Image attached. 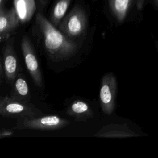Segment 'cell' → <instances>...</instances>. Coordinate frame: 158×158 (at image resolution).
<instances>
[{
	"instance_id": "obj_1",
	"label": "cell",
	"mask_w": 158,
	"mask_h": 158,
	"mask_svg": "<svg viewBox=\"0 0 158 158\" xmlns=\"http://www.w3.org/2000/svg\"><path fill=\"white\" fill-rule=\"evenodd\" d=\"M36 20L43 36L45 51L52 60L67 59L78 51V44L60 30L56 29L41 13L36 14Z\"/></svg>"
},
{
	"instance_id": "obj_2",
	"label": "cell",
	"mask_w": 158,
	"mask_h": 158,
	"mask_svg": "<svg viewBox=\"0 0 158 158\" xmlns=\"http://www.w3.org/2000/svg\"><path fill=\"white\" fill-rule=\"evenodd\" d=\"M0 114L3 117L18 120L41 116L43 113L31 102H22L7 96L0 99Z\"/></svg>"
},
{
	"instance_id": "obj_3",
	"label": "cell",
	"mask_w": 158,
	"mask_h": 158,
	"mask_svg": "<svg viewBox=\"0 0 158 158\" xmlns=\"http://www.w3.org/2000/svg\"><path fill=\"white\" fill-rule=\"evenodd\" d=\"M70 122L57 115H41L17 120L15 130H58L69 125Z\"/></svg>"
},
{
	"instance_id": "obj_4",
	"label": "cell",
	"mask_w": 158,
	"mask_h": 158,
	"mask_svg": "<svg viewBox=\"0 0 158 158\" xmlns=\"http://www.w3.org/2000/svg\"><path fill=\"white\" fill-rule=\"evenodd\" d=\"M87 26V19L84 10L79 6L73 8L61 20L59 28L69 38H77L84 34Z\"/></svg>"
},
{
	"instance_id": "obj_5",
	"label": "cell",
	"mask_w": 158,
	"mask_h": 158,
	"mask_svg": "<svg viewBox=\"0 0 158 158\" xmlns=\"http://www.w3.org/2000/svg\"><path fill=\"white\" fill-rule=\"evenodd\" d=\"M117 82L114 73H105L101 79L99 100L102 112L110 115L115 108Z\"/></svg>"
},
{
	"instance_id": "obj_6",
	"label": "cell",
	"mask_w": 158,
	"mask_h": 158,
	"mask_svg": "<svg viewBox=\"0 0 158 158\" xmlns=\"http://www.w3.org/2000/svg\"><path fill=\"white\" fill-rule=\"evenodd\" d=\"M21 48L27 69L33 83L38 87L43 86V77L36 54L30 39L23 36L21 41Z\"/></svg>"
},
{
	"instance_id": "obj_7",
	"label": "cell",
	"mask_w": 158,
	"mask_h": 158,
	"mask_svg": "<svg viewBox=\"0 0 158 158\" xmlns=\"http://www.w3.org/2000/svg\"><path fill=\"white\" fill-rule=\"evenodd\" d=\"M1 62L3 66L6 80L9 84L12 85L20 72L13 38L6 41L2 48V59Z\"/></svg>"
},
{
	"instance_id": "obj_8",
	"label": "cell",
	"mask_w": 158,
	"mask_h": 158,
	"mask_svg": "<svg viewBox=\"0 0 158 158\" xmlns=\"http://www.w3.org/2000/svg\"><path fill=\"white\" fill-rule=\"evenodd\" d=\"M19 18L14 8L6 10L0 6V40L1 42L9 39L12 33L18 27Z\"/></svg>"
},
{
	"instance_id": "obj_9",
	"label": "cell",
	"mask_w": 158,
	"mask_h": 158,
	"mask_svg": "<svg viewBox=\"0 0 158 158\" xmlns=\"http://www.w3.org/2000/svg\"><path fill=\"white\" fill-rule=\"evenodd\" d=\"M93 136L99 138H127L138 135L126 124L110 123L103 126Z\"/></svg>"
},
{
	"instance_id": "obj_10",
	"label": "cell",
	"mask_w": 158,
	"mask_h": 158,
	"mask_svg": "<svg viewBox=\"0 0 158 158\" xmlns=\"http://www.w3.org/2000/svg\"><path fill=\"white\" fill-rule=\"evenodd\" d=\"M12 98L27 103L31 102V95L28 85L23 73L19 72L13 83L10 92Z\"/></svg>"
},
{
	"instance_id": "obj_11",
	"label": "cell",
	"mask_w": 158,
	"mask_h": 158,
	"mask_svg": "<svg viewBox=\"0 0 158 158\" xmlns=\"http://www.w3.org/2000/svg\"><path fill=\"white\" fill-rule=\"evenodd\" d=\"M66 114L73 117L76 121H86L94 116L90 106L84 101L75 100L67 107Z\"/></svg>"
},
{
	"instance_id": "obj_12",
	"label": "cell",
	"mask_w": 158,
	"mask_h": 158,
	"mask_svg": "<svg viewBox=\"0 0 158 158\" xmlns=\"http://www.w3.org/2000/svg\"><path fill=\"white\" fill-rule=\"evenodd\" d=\"M14 8L22 23L28 22L36 10L35 0H14Z\"/></svg>"
},
{
	"instance_id": "obj_13",
	"label": "cell",
	"mask_w": 158,
	"mask_h": 158,
	"mask_svg": "<svg viewBox=\"0 0 158 158\" xmlns=\"http://www.w3.org/2000/svg\"><path fill=\"white\" fill-rule=\"evenodd\" d=\"M131 0H109L110 10L118 22H122L127 15Z\"/></svg>"
},
{
	"instance_id": "obj_14",
	"label": "cell",
	"mask_w": 158,
	"mask_h": 158,
	"mask_svg": "<svg viewBox=\"0 0 158 158\" xmlns=\"http://www.w3.org/2000/svg\"><path fill=\"white\" fill-rule=\"evenodd\" d=\"M71 0H57L51 13V22L54 26L60 23L64 17Z\"/></svg>"
},
{
	"instance_id": "obj_15",
	"label": "cell",
	"mask_w": 158,
	"mask_h": 158,
	"mask_svg": "<svg viewBox=\"0 0 158 158\" xmlns=\"http://www.w3.org/2000/svg\"><path fill=\"white\" fill-rule=\"evenodd\" d=\"M14 135V131L11 130H2L0 132V138H4L6 137L11 136Z\"/></svg>"
},
{
	"instance_id": "obj_16",
	"label": "cell",
	"mask_w": 158,
	"mask_h": 158,
	"mask_svg": "<svg viewBox=\"0 0 158 158\" xmlns=\"http://www.w3.org/2000/svg\"><path fill=\"white\" fill-rule=\"evenodd\" d=\"M46 1H47V0H38V2H39V3H40V4L41 6H44V5L46 4Z\"/></svg>"
}]
</instances>
